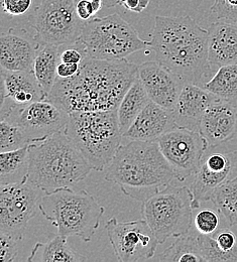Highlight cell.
<instances>
[{"label":"cell","mask_w":237,"mask_h":262,"mask_svg":"<svg viewBox=\"0 0 237 262\" xmlns=\"http://www.w3.org/2000/svg\"><path fill=\"white\" fill-rule=\"evenodd\" d=\"M209 62L211 66L237 64V25L216 21L209 28Z\"/></svg>","instance_id":"21"},{"label":"cell","mask_w":237,"mask_h":262,"mask_svg":"<svg viewBox=\"0 0 237 262\" xmlns=\"http://www.w3.org/2000/svg\"><path fill=\"white\" fill-rule=\"evenodd\" d=\"M201 253L205 262L237 261V236L228 228L212 235L199 234Z\"/></svg>","instance_id":"22"},{"label":"cell","mask_w":237,"mask_h":262,"mask_svg":"<svg viewBox=\"0 0 237 262\" xmlns=\"http://www.w3.org/2000/svg\"><path fill=\"white\" fill-rule=\"evenodd\" d=\"M210 11L219 20L237 24V0H214Z\"/></svg>","instance_id":"32"},{"label":"cell","mask_w":237,"mask_h":262,"mask_svg":"<svg viewBox=\"0 0 237 262\" xmlns=\"http://www.w3.org/2000/svg\"><path fill=\"white\" fill-rule=\"evenodd\" d=\"M218 100L202 86L186 83L173 110L177 125L199 132L205 112Z\"/></svg>","instance_id":"17"},{"label":"cell","mask_w":237,"mask_h":262,"mask_svg":"<svg viewBox=\"0 0 237 262\" xmlns=\"http://www.w3.org/2000/svg\"><path fill=\"white\" fill-rule=\"evenodd\" d=\"M148 97L138 76L128 88L117 108L119 127L122 135L128 130L138 114L149 103Z\"/></svg>","instance_id":"25"},{"label":"cell","mask_w":237,"mask_h":262,"mask_svg":"<svg viewBox=\"0 0 237 262\" xmlns=\"http://www.w3.org/2000/svg\"><path fill=\"white\" fill-rule=\"evenodd\" d=\"M203 88L237 108V64L219 67L216 74L204 84Z\"/></svg>","instance_id":"28"},{"label":"cell","mask_w":237,"mask_h":262,"mask_svg":"<svg viewBox=\"0 0 237 262\" xmlns=\"http://www.w3.org/2000/svg\"><path fill=\"white\" fill-rule=\"evenodd\" d=\"M77 0H42L35 10L32 27L38 46H74L83 31L85 21L76 10Z\"/></svg>","instance_id":"9"},{"label":"cell","mask_w":237,"mask_h":262,"mask_svg":"<svg viewBox=\"0 0 237 262\" xmlns=\"http://www.w3.org/2000/svg\"><path fill=\"white\" fill-rule=\"evenodd\" d=\"M28 145H29V141L25 133L16 124L6 120H1V123H0L1 152L16 150Z\"/></svg>","instance_id":"30"},{"label":"cell","mask_w":237,"mask_h":262,"mask_svg":"<svg viewBox=\"0 0 237 262\" xmlns=\"http://www.w3.org/2000/svg\"><path fill=\"white\" fill-rule=\"evenodd\" d=\"M70 114L48 99L34 102L9 112L1 120L16 124L29 144L41 141L56 133L65 132Z\"/></svg>","instance_id":"12"},{"label":"cell","mask_w":237,"mask_h":262,"mask_svg":"<svg viewBox=\"0 0 237 262\" xmlns=\"http://www.w3.org/2000/svg\"><path fill=\"white\" fill-rule=\"evenodd\" d=\"M220 225L219 211L212 209L199 210L194 215L193 226L201 235H212L214 234Z\"/></svg>","instance_id":"31"},{"label":"cell","mask_w":237,"mask_h":262,"mask_svg":"<svg viewBox=\"0 0 237 262\" xmlns=\"http://www.w3.org/2000/svg\"><path fill=\"white\" fill-rule=\"evenodd\" d=\"M46 98L33 72L1 68V118L14 109Z\"/></svg>","instance_id":"16"},{"label":"cell","mask_w":237,"mask_h":262,"mask_svg":"<svg viewBox=\"0 0 237 262\" xmlns=\"http://www.w3.org/2000/svg\"><path fill=\"white\" fill-rule=\"evenodd\" d=\"M192 202L190 188L178 187L174 183L142 202V218L154 231L160 244L192 229L194 220Z\"/></svg>","instance_id":"8"},{"label":"cell","mask_w":237,"mask_h":262,"mask_svg":"<svg viewBox=\"0 0 237 262\" xmlns=\"http://www.w3.org/2000/svg\"><path fill=\"white\" fill-rule=\"evenodd\" d=\"M157 141L180 183L198 172L209 146L200 132L183 127L167 132Z\"/></svg>","instance_id":"10"},{"label":"cell","mask_w":237,"mask_h":262,"mask_svg":"<svg viewBox=\"0 0 237 262\" xmlns=\"http://www.w3.org/2000/svg\"><path fill=\"white\" fill-rule=\"evenodd\" d=\"M177 127L179 126L173 110L149 101L122 137L130 140L157 141L161 136Z\"/></svg>","instance_id":"18"},{"label":"cell","mask_w":237,"mask_h":262,"mask_svg":"<svg viewBox=\"0 0 237 262\" xmlns=\"http://www.w3.org/2000/svg\"><path fill=\"white\" fill-rule=\"evenodd\" d=\"M34 64V74L46 98L51 93L58 79L57 69L60 62V47L40 46Z\"/></svg>","instance_id":"23"},{"label":"cell","mask_w":237,"mask_h":262,"mask_svg":"<svg viewBox=\"0 0 237 262\" xmlns=\"http://www.w3.org/2000/svg\"><path fill=\"white\" fill-rule=\"evenodd\" d=\"M138 78L150 101L169 110H174L186 84L179 76L157 61L138 66Z\"/></svg>","instance_id":"15"},{"label":"cell","mask_w":237,"mask_h":262,"mask_svg":"<svg viewBox=\"0 0 237 262\" xmlns=\"http://www.w3.org/2000/svg\"><path fill=\"white\" fill-rule=\"evenodd\" d=\"M237 108L222 100L213 103L205 112L199 132L211 147L231 140L237 133Z\"/></svg>","instance_id":"19"},{"label":"cell","mask_w":237,"mask_h":262,"mask_svg":"<svg viewBox=\"0 0 237 262\" xmlns=\"http://www.w3.org/2000/svg\"><path fill=\"white\" fill-rule=\"evenodd\" d=\"M237 164V150L213 152L205 158L200 169L190 185L194 210L200 209L204 202L211 201L215 190L228 180Z\"/></svg>","instance_id":"14"},{"label":"cell","mask_w":237,"mask_h":262,"mask_svg":"<svg viewBox=\"0 0 237 262\" xmlns=\"http://www.w3.org/2000/svg\"><path fill=\"white\" fill-rule=\"evenodd\" d=\"M38 210L57 227L59 235L67 239L77 236L84 242L92 239L105 211L87 191H74L70 187L46 193Z\"/></svg>","instance_id":"6"},{"label":"cell","mask_w":237,"mask_h":262,"mask_svg":"<svg viewBox=\"0 0 237 262\" xmlns=\"http://www.w3.org/2000/svg\"><path fill=\"white\" fill-rule=\"evenodd\" d=\"M104 178L116 184L125 196L140 202L177 181L159 142L139 140L120 145Z\"/></svg>","instance_id":"3"},{"label":"cell","mask_w":237,"mask_h":262,"mask_svg":"<svg viewBox=\"0 0 237 262\" xmlns=\"http://www.w3.org/2000/svg\"><path fill=\"white\" fill-rule=\"evenodd\" d=\"M65 133L92 169L98 171L111 164L121 145L117 110L72 112Z\"/></svg>","instance_id":"5"},{"label":"cell","mask_w":237,"mask_h":262,"mask_svg":"<svg viewBox=\"0 0 237 262\" xmlns=\"http://www.w3.org/2000/svg\"><path fill=\"white\" fill-rule=\"evenodd\" d=\"M138 76V66L127 60L106 61L86 57L78 73L58 78L47 97L68 112L117 110Z\"/></svg>","instance_id":"1"},{"label":"cell","mask_w":237,"mask_h":262,"mask_svg":"<svg viewBox=\"0 0 237 262\" xmlns=\"http://www.w3.org/2000/svg\"><path fill=\"white\" fill-rule=\"evenodd\" d=\"M80 69V64H72V63H63L61 62L58 69H57V75L58 78L61 79H68L73 76H75Z\"/></svg>","instance_id":"37"},{"label":"cell","mask_w":237,"mask_h":262,"mask_svg":"<svg viewBox=\"0 0 237 262\" xmlns=\"http://www.w3.org/2000/svg\"><path fill=\"white\" fill-rule=\"evenodd\" d=\"M161 261L205 262L199 241V233L191 229L177 237L176 241L159 257Z\"/></svg>","instance_id":"27"},{"label":"cell","mask_w":237,"mask_h":262,"mask_svg":"<svg viewBox=\"0 0 237 262\" xmlns=\"http://www.w3.org/2000/svg\"><path fill=\"white\" fill-rule=\"evenodd\" d=\"M18 241L16 237L1 232L0 234V261H13L17 255Z\"/></svg>","instance_id":"33"},{"label":"cell","mask_w":237,"mask_h":262,"mask_svg":"<svg viewBox=\"0 0 237 262\" xmlns=\"http://www.w3.org/2000/svg\"><path fill=\"white\" fill-rule=\"evenodd\" d=\"M28 183L50 193L85 180L92 167L65 132L29 144Z\"/></svg>","instance_id":"4"},{"label":"cell","mask_w":237,"mask_h":262,"mask_svg":"<svg viewBox=\"0 0 237 262\" xmlns=\"http://www.w3.org/2000/svg\"><path fill=\"white\" fill-rule=\"evenodd\" d=\"M75 45L87 57L106 61L127 60L136 52L149 49V40L140 38L136 29L118 13L85 21Z\"/></svg>","instance_id":"7"},{"label":"cell","mask_w":237,"mask_h":262,"mask_svg":"<svg viewBox=\"0 0 237 262\" xmlns=\"http://www.w3.org/2000/svg\"><path fill=\"white\" fill-rule=\"evenodd\" d=\"M211 202L230 226L237 225V177L220 185L211 196Z\"/></svg>","instance_id":"29"},{"label":"cell","mask_w":237,"mask_h":262,"mask_svg":"<svg viewBox=\"0 0 237 262\" xmlns=\"http://www.w3.org/2000/svg\"><path fill=\"white\" fill-rule=\"evenodd\" d=\"M108 239L118 261H145L154 257L160 244L147 222L140 220L118 222L111 218L105 224Z\"/></svg>","instance_id":"11"},{"label":"cell","mask_w":237,"mask_h":262,"mask_svg":"<svg viewBox=\"0 0 237 262\" xmlns=\"http://www.w3.org/2000/svg\"><path fill=\"white\" fill-rule=\"evenodd\" d=\"M29 145L0 154V184L14 185L28 182Z\"/></svg>","instance_id":"26"},{"label":"cell","mask_w":237,"mask_h":262,"mask_svg":"<svg viewBox=\"0 0 237 262\" xmlns=\"http://www.w3.org/2000/svg\"><path fill=\"white\" fill-rule=\"evenodd\" d=\"M209 31L190 15L156 16L149 50L156 61L168 68L185 83L203 87L210 75Z\"/></svg>","instance_id":"2"},{"label":"cell","mask_w":237,"mask_h":262,"mask_svg":"<svg viewBox=\"0 0 237 262\" xmlns=\"http://www.w3.org/2000/svg\"><path fill=\"white\" fill-rule=\"evenodd\" d=\"M38 189L27 183L1 185L0 232L21 239L29 222L39 209Z\"/></svg>","instance_id":"13"},{"label":"cell","mask_w":237,"mask_h":262,"mask_svg":"<svg viewBox=\"0 0 237 262\" xmlns=\"http://www.w3.org/2000/svg\"><path fill=\"white\" fill-rule=\"evenodd\" d=\"M76 10H77V13H78L79 17L84 21L90 20L95 15L91 0H79V1H77Z\"/></svg>","instance_id":"36"},{"label":"cell","mask_w":237,"mask_h":262,"mask_svg":"<svg viewBox=\"0 0 237 262\" xmlns=\"http://www.w3.org/2000/svg\"><path fill=\"white\" fill-rule=\"evenodd\" d=\"M0 2L3 12L12 17L26 15L34 4V0H0Z\"/></svg>","instance_id":"34"},{"label":"cell","mask_w":237,"mask_h":262,"mask_svg":"<svg viewBox=\"0 0 237 262\" xmlns=\"http://www.w3.org/2000/svg\"><path fill=\"white\" fill-rule=\"evenodd\" d=\"M149 1L150 0H120L119 4L132 12L140 13L146 9Z\"/></svg>","instance_id":"38"},{"label":"cell","mask_w":237,"mask_h":262,"mask_svg":"<svg viewBox=\"0 0 237 262\" xmlns=\"http://www.w3.org/2000/svg\"><path fill=\"white\" fill-rule=\"evenodd\" d=\"M86 57V54L76 45L60 47V62L81 64Z\"/></svg>","instance_id":"35"},{"label":"cell","mask_w":237,"mask_h":262,"mask_svg":"<svg viewBox=\"0 0 237 262\" xmlns=\"http://www.w3.org/2000/svg\"><path fill=\"white\" fill-rule=\"evenodd\" d=\"M77 1H79V0H77ZM103 1H104V7H106V8L113 7L120 3V0H103Z\"/></svg>","instance_id":"40"},{"label":"cell","mask_w":237,"mask_h":262,"mask_svg":"<svg viewBox=\"0 0 237 262\" xmlns=\"http://www.w3.org/2000/svg\"><path fill=\"white\" fill-rule=\"evenodd\" d=\"M93 9H94V13L96 14L97 12H99V10L102 7H104V1L103 0H91Z\"/></svg>","instance_id":"39"},{"label":"cell","mask_w":237,"mask_h":262,"mask_svg":"<svg viewBox=\"0 0 237 262\" xmlns=\"http://www.w3.org/2000/svg\"><path fill=\"white\" fill-rule=\"evenodd\" d=\"M29 261L82 262L87 258L70 247L67 238L57 234L46 243H37L28 258Z\"/></svg>","instance_id":"24"},{"label":"cell","mask_w":237,"mask_h":262,"mask_svg":"<svg viewBox=\"0 0 237 262\" xmlns=\"http://www.w3.org/2000/svg\"><path fill=\"white\" fill-rule=\"evenodd\" d=\"M11 32L3 33L0 38L1 68L8 71L33 72L40 46H34L27 38Z\"/></svg>","instance_id":"20"}]
</instances>
